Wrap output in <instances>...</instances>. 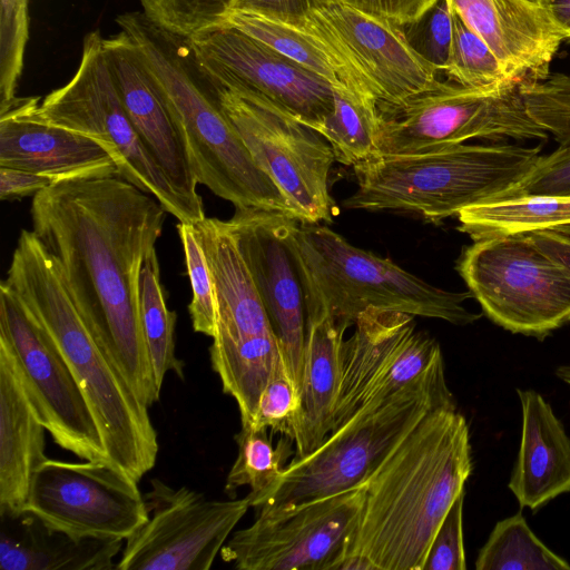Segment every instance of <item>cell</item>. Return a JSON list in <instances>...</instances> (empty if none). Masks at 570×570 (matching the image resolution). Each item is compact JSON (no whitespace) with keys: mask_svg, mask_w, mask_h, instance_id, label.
Listing matches in <instances>:
<instances>
[{"mask_svg":"<svg viewBox=\"0 0 570 570\" xmlns=\"http://www.w3.org/2000/svg\"><path fill=\"white\" fill-rule=\"evenodd\" d=\"M167 210L119 176L55 183L32 197V232L99 347L148 407L159 401L139 308V275Z\"/></svg>","mask_w":570,"mask_h":570,"instance_id":"cell-1","label":"cell"},{"mask_svg":"<svg viewBox=\"0 0 570 570\" xmlns=\"http://www.w3.org/2000/svg\"><path fill=\"white\" fill-rule=\"evenodd\" d=\"M471 472L465 417L456 409L431 410L364 482L360 519L342 557H363L375 570H423Z\"/></svg>","mask_w":570,"mask_h":570,"instance_id":"cell-2","label":"cell"},{"mask_svg":"<svg viewBox=\"0 0 570 570\" xmlns=\"http://www.w3.org/2000/svg\"><path fill=\"white\" fill-rule=\"evenodd\" d=\"M2 283L57 347L98 425L109 463L139 482L159 444L149 407L99 347L63 284L55 257L22 229Z\"/></svg>","mask_w":570,"mask_h":570,"instance_id":"cell-3","label":"cell"},{"mask_svg":"<svg viewBox=\"0 0 570 570\" xmlns=\"http://www.w3.org/2000/svg\"><path fill=\"white\" fill-rule=\"evenodd\" d=\"M115 21L158 83L197 183L235 209L293 217L281 189L254 161L226 118L217 87L197 59L190 39L163 29L142 11L120 13Z\"/></svg>","mask_w":570,"mask_h":570,"instance_id":"cell-4","label":"cell"},{"mask_svg":"<svg viewBox=\"0 0 570 570\" xmlns=\"http://www.w3.org/2000/svg\"><path fill=\"white\" fill-rule=\"evenodd\" d=\"M539 147L461 144L407 155L375 154L353 167L347 209L389 210L430 223L502 198L540 159Z\"/></svg>","mask_w":570,"mask_h":570,"instance_id":"cell-5","label":"cell"},{"mask_svg":"<svg viewBox=\"0 0 570 570\" xmlns=\"http://www.w3.org/2000/svg\"><path fill=\"white\" fill-rule=\"evenodd\" d=\"M287 239L301 275L306 313L326 312L347 327L368 307L459 326L481 317L464 306L473 297L470 291L435 287L391 259L352 245L326 225L291 218Z\"/></svg>","mask_w":570,"mask_h":570,"instance_id":"cell-6","label":"cell"},{"mask_svg":"<svg viewBox=\"0 0 570 570\" xmlns=\"http://www.w3.org/2000/svg\"><path fill=\"white\" fill-rule=\"evenodd\" d=\"M206 255L216 295V328L209 356L240 423L252 426L259 395L283 356L264 304L226 220L193 224Z\"/></svg>","mask_w":570,"mask_h":570,"instance_id":"cell-7","label":"cell"},{"mask_svg":"<svg viewBox=\"0 0 570 570\" xmlns=\"http://www.w3.org/2000/svg\"><path fill=\"white\" fill-rule=\"evenodd\" d=\"M35 119L98 141L116 161L121 178L154 196L179 223L194 224L197 213L173 187L131 124L118 94L99 29L83 37L80 63L63 86L24 97Z\"/></svg>","mask_w":570,"mask_h":570,"instance_id":"cell-8","label":"cell"},{"mask_svg":"<svg viewBox=\"0 0 570 570\" xmlns=\"http://www.w3.org/2000/svg\"><path fill=\"white\" fill-rule=\"evenodd\" d=\"M438 407L456 409L449 386L410 387L362 407L307 455L293 459L258 508L293 505L363 484L414 426Z\"/></svg>","mask_w":570,"mask_h":570,"instance_id":"cell-9","label":"cell"},{"mask_svg":"<svg viewBox=\"0 0 570 570\" xmlns=\"http://www.w3.org/2000/svg\"><path fill=\"white\" fill-rule=\"evenodd\" d=\"M456 269L483 313L511 333L543 340L570 322V272L528 234L476 239Z\"/></svg>","mask_w":570,"mask_h":570,"instance_id":"cell-10","label":"cell"},{"mask_svg":"<svg viewBox=\"0 0 570 570\" xmlns=\"http://www.w3.org/2000/svg\"><path fill=\"white\" fill-rule=\"evenodd\" d=\"M518 86L482 90L438 79L397 105L380 106L376 154H416L475 138L546 139L548 132L528 115Z\"/></svg>","mask_w":570,"mask_h":570,"instance_id":"cell-11","label":"cell"},{"mask_svg":"<svg viewBox=\"0 0 570 570\" xmlns=\"http://www.w3.org/2000/svg\"><path fill=\"white\" fill-rule=\"evenodd\" d=\"M214 82L226 118L281 189L294 218L302 224L332 223L337 207L328 177L335 157L326 139L263 95Z\"/></svg>","mask_w":570,"mask_h":570,"instance_id":"cell-12","label":"cell"},{"mask_svg":"<svg viewBox=\"0 0 570 570\" xmlns=\"http://www.w3.org/2000/svg\"><path fill=\"white\" fill-rule=\"evenodd\" d=\"M342 347L332 431L358 410L415 386L446 387L439 343L415 330L414 316L387 308L361 312Z\"/></svg>","mask_w":570,"mask_h":570,"instance_id":"cell-13","label":"cell"},{"mask_svg":"<svg viewBox=\"0 0 570 570\" xmlns=\"http://www.w3.org/2000/svg\"><path fill=\"white\" fill-rule=\"evenodd\" d=\"M365 483L333 495L279 508H258L220 550L239 570H333L362 511Z\"/></svg>","mask_w":570,"mask_h":570,"instance_id":"cell-14","label":"cell"},{"mask_svg":"<svg viewBox=\"0 0 570 570\" xmlns=\"http://www.w3.org/2000/svg\"><path fill=\"white\" fill-rule=\"evenodd\" d=\"M144 499L148 519L125 540L118 570H208L250 508L246 497L209 500L156 478Z\"/></svg>","mask_w":570,"mask_h":570,"instance_id":"cell-15","label":"cell"},{"mask_svg":"<svg viewBox=\"0 0 570 570\" xmlns=\"http://www.w3.org/2000/svg\"><path fill=\"white\" fill-rule=\"evenodd\" d=\"M137 483L108 462L48 458L32 476L24 511L76 538L126 540L148 519Z\"/></svg>","mask_w":570,"mask_h":570,"instance_id":"cell-16","label":"cell"},{"mask_svg":"<svg viewBox=\"0 0 570 570\" xmlns=\"http://www.w3.org/2000/svg\"><path fill=\"white\" fill-rule=\"evenodd\" d=\"M0 335L12 346L39 419L56 444L85 461L109 463L96 420L68 364L2 282Z\"/></svg>","mask_w":570,"mask_h":570,"instance_id":"cell-17","label":"cell"},{"mask_svg":"<svg viewBox=\"0 0 570 570\" xmlns=\"http://www.w3.org/2000/svg\"><path fill=\"white\" fill-rule=\"evenodd\" d=\"M189 39L214 81L254 90L317 132L333 111V87L263 41L228 24Z\"/></svg>","mask_w":570,"mask_h":570,"instance_id":"cell-18","label":"cell"},{"mask_svg":"<svg viewBox=\"0 0 570 570\" xmlns=\"http://www.w3.org/2000/svg\"><path fill=\"white\" fill-rule=\"evenodd\" d=\"M293 217L235 209L226 220L264 304L287 370L302 393L306 337L303 284L287 234Z\"/></svg>","mask_w":570,"mask_h":570,"instance_id":"cell-19","label":"cell"},{"mask_svg":"<svg viewBox=\"0 0 570 570\" xmlns=\"http://www.w3.org/2000/svg\"><path fill=\"white\" fill-rule=\"evenodd\" d=\"M372 86L377 107L397 105L428 89L439 70L409 45L400 24L366 14L341 0H311Z\"/></svg>","mask_w":570,"mask_h":570,"instance_id":"cell-20","label":"cell"},{"mask_svg":"<svg viewBox=\"0 0 570 570\" xmlns=\"http://www.w3.org/2000/svg\"><path fill=\"white\" fill-rule=\"evenodd\" d=\"M104 48L122 106L176 191L205 216L197 180L163 92L130 37L120 30Z\"/></svg>","mask_w":570,"mask_h":570,"instance_id":"cell-21","label":"cell"},{"mask_svg":"<svg viewBox=\"0 0 570 570\" xmlns=\"http://www.w3.org/2000/svg\"><path fill=\"white\" fill-rule=\"evenodd\" d=\"M0 167L39 174L53 183L120 177L116 161L98 141L35 119L24 97L0 108Z\"/></svg>","mask_w":570,"mask_h":570,"instance_id":"cell-22","label":"cell"},{"mask_svg":"<svg viewBox=\"0 0 570 570\" xmlns=\"http://www.w3.org/2000/svg\"><path fill=\"white\" fill-rule=\"evenodd\" d=\"M515 83L543 80L562 35L542 7L522 0H449Z\"/></svg>","mask_w":570,"mask_h":570,"instance_id":"cell-23","label":"cell"},{"mask_svg":"<svg viewBox=\"0 0 570 570\" xmlns=\"http://www.w3.org/2000/svg\"><path fill=\"white\" fill-rule=\"evenodd\" d=\"M220 24H228L263 41L326 80L336 92L377 107V98L368 80L312 8L295 21L228 10Z\"/></svg>","mask_w":570,"mask_h":570,"instance_id":"cell-24","label":"cell"},{"mask_svg":"<svg viewBox=\"0 0 570 570\" xmlns=\"http://www.w3.org/2000/svg\"><path fill=\"white\" fill-rule=\"evenodd\" d=\"M45 431L17 355L0 335V515L24 511L32 476L48 459Z\"/></svg>","mask_w":570,"mask_h":570,"instance_id":"cell-25","label":"cell"},{"mask_svg":"<svg viewBox=\"0 0 570 570\" xmlns=\"http://www.w3.org/2000/svg\"><path fill=\"white\" fill-rule=\"evenodd\" d=\"M521 442L509 489L521 508L538 511L570 492V438L551 405L533 390H518Z\"/></svg>","mask_w":570,"mask_h":570,"instance_id":"cell-26","label":"cell"},{"mask_svg":"<svg viewBox=\"0 0 570 570\" xmlns=\"http://www.w3.org/2000/svg\"><path fill=\"white\" fill-rule=\"evenodd\" d=\"M1 517L2 570H110L122 539L76 538L28 511Z\"/></svg>","mask_w":570,"mask_h":570,"instance_id":"cell-27","label":"cell"},{"mask_svg":"<svg viewBox=\"0 0 570 570\" xmlns=\"http://www.w3.org/2000/svg\"><path fill=\"white\" fill-rule=\"evenodd\" d=\"M302 416L293 459L316 449L331 433L341 383L342 347L348 328L323 311L307 312Z\"/></svg>","mask_w":570,"mask_h":570,"instance_id":"cell-28","label":"cell"},{"mask_svg":"<svg viewBox=\"0 0 570 570\" xmlns=\"http://www.w3.org/2000/svg\"><path fill=\"white\" fill-rule=\"evenodd\" d=\"M459 230L473 240L554 229L570 224V197L520 196L490 200L461 210Z\"/></svg>","mask_w":570,"mask_h":570,"instance_id":"cell-29","label":"cell"},{"mask_svg":"<svg viewBox=\"0 0 570 570\" xmlns=\"http://www.w3.org/2000/svg\"><path fill=\"white\" fill-rule=\"evenodd\" d=\"M139 308L144 337L157 387L167 372L184 379V362L175 353L177 314L166 305L156 248L145 258L139 275Z\"/></svg>","mask_w":570,"mask_h":570,"instance_id":"cell-30","label":"cell"},{"mask_svg":"<svg viewBox=\"0 0 570 570\" xmlns=\"http://www.w3.org/2000/svg\"><path fill=\"white\" fill-rule=\"evenodd\" d=\"M267 431L242 425L235 436L237 458L226 478L225 493L234 497L238 488L249 487L246 498L254 508H258L278 484L294 443L284 435L274 445Z\"/></svg>","mask_w":570,"mask_h":570,"instance_id":"cell-31","label":"cell"},{"mask_svg":"<svg viewBox=\"0 0 570 570\" xmlns=\"http://www.w3.org/2000/svg\"><path fill=\"white\" fill-rule=\"evenodd\" d=\"M478 570H569L570 563L551 551L518 512L495 523L475 560Z\"/></svg>","mask_w":570,"mask_h":570,"instance_id":"cell-32","label":"cell"},{"mask_svg":"<svg viewBox=\"0 0 570 570\" xmlns=\"http://www.w3.org/2000/svg\"><path fill=\"white\" fill-rule=\"evenodd\" d=\"M377 117V107L335 91L333 111L318 132L336 161L354 167L376 154Z\"/></svg>","mask_w":570,"mask_h":570,"instance_id":"cell-33","label":"cell"},{"mask_svg":"<svg viewBox=\"0 0 570 570\" xmlns=\"http://www.w3.org/2000/svg\"><path fill=\"white\" fill-rule=\"evenodd\" d=\"M443 72L454 82L474 89L498 90L519 85L511 80L485 41L454 10L451 51Z\"/></svg>","mask_w":570,"mask_h":570,"instance_id":"cell-34","label":"cell"},{"mask_svg":"<svg viewBox=\"0 0 570 570\" xmlns=\"http://www.w3.org/2000/svg\"><path fill=\"white\" fill-rule=\"evenodd\" d=\"M518 89L530 118L551 134L560 148L570 147V75L521 82Z\"/></svg>","mask_w":570,"mask_h":570,"instance_id":"cell-35","label":"cell"},{"mask_svg":"<svg viewBox=\"0 0 570 570\" xmlns=\"http://www.w3.org/2000/svg\"><path fill=\"white\" fill-rule=\"evenodd\" d=\"M301 416L302 393L282 356L259 395L252 428L282 433L294 442Z\"/></svg>","mask_w":570,"mask_h":570,"instance_id":"cell-36","label":"cell"},{"mask_svg":"<svg viewBox=\"0 0 570 570\" xmlns=\"http://www.w3.org/2000/svg\"><path fill=\"white\" fill-rule=\"evenodd\" d=\"M29 0H0V108L17 96L29 37Z\"/></svg>","mask_w":570,"mask_h":570,"instance_id":"cell-37","label":"cell"},{"mask_svg":"<svg viewBox=\"0 0 570 570\" xmlns=\"http://www.w3.org/2000/svg\"><path fill=\"white\" fill-rule=\"evenodd\" d=\"M187 274L191 285L188 305L193 328L209 337L216 328V295L209 265L193 224L178 223Z\"/></svg>","mask_w":570,"mask_h":570,"instance_id":"cell-38","label":"cell"},{"mask_svg":"<svg viewBox=\"0 0 570 570\" xmlns=\"http://www.w3.org/2000/svg\"><path fill=\"white\" fill-rule=\"evenodd\" d=\"M142 12L163 29L191 38L219 26L233 0H138Z\"/></svg>","mask_w":570,"mask_h":570,"instance_id":"cell-39","label":"cell"},{"mask_svg":"<svg viewBox=\"0 0 570 570\" xmlns=\"http://www.w3.org/2000/svg\"><path fill=\"white\" fill-rule=\"evenodd\" d=\"M411 48L443 71L453 38V10L449 0H438L416 20L401 26Z\"/></svg>","mask_w":570,"mask_h":570,"instance_id":"cell-40","label":"cell"},{"mask_svg":"<svg viewBox=\"0 0 570 570\" xmlns=\"http://www.w3.org/2000/svg\"><path fill=\"white\" fill-rule=\"evenodd\" d=\"M464 492L454 501L428 550L423 570H465L463 541Z\"/></svg>","mask_w":570,"mask_h":570,"instance_id":"cell-41","label":"cell"},{"mask_svg":"<svg viewBox=\"0 0 570 570\" xmlns=\"http://www.w3.org/2000/svg\"><path fill=\"white\" fill-rule=\"evenodd\" d=\"M532 195L570 197V147L541 156L532 170L500 199Z\"/></svg>","mask_w":570,"mask_h":570,"instance_id":"cell-42","label":"cell"},{"mask_svg":"<svg viewBox=\"0 0 570 570\" xmlns=\"http://www.w3.org/2000/svg\"><path fill=\"white\" fill-rule=\"evenodd\" d=\"M376 18L404 24L416 20L438 0H341Z\"/></svg>","mask_w":570,"mask_h":570,"instance_id":"cell-43","label":"cell"},{"mask_svg":"<svg viewBox=\"0 0 570 570\" xmlns=\"http://www.w3.org/2000/svg\"><path fill=\"white\" fill-rule=\"evenodd\" d=\"M55 184L50 178L16 168L0 167V199L14 200L35 196Z\"/></svg>","mask_w":570,"mask_h":570,"instance_id":"cell-44","label":"cell"},{"mask_svg":"<svg viewBox=\"0 0 570 570\" xmlns=\"http://www.w3.org/2000/svg\"><path fill=\"white\" fill-rule=\"evenodd\" d=\"M311 9V0H233L229 10L253 12L283 21L303 18Z\"/></svg>","mask_w":570,"mask_h":570,"instance_id":"cell-45","label":"cell"},{"mask_svg":"<svg viewBox=\"0 0 570 570\" xmlns=\"http://www.w3.org/2000/svg\"><path fill=\"white\" fill-rule=\"evenodd\" d=\"M528 235L544 254L570 272V235L556 229L534 230Z\"/></svg>","mask_w":570,"mask_h":570,"instance_id":"cell-46","label":"cell"},{"mask_svg":"<svg viewBox=\"0 0 570 570\" xmlns=\"http://www.w3.org/2000/svg\"><path fill=\"white\" fill-rule=\"evenodd\" d=\"M543 9L563 39L570 41V0H543Z\"/></svg>","mask_w":570,"mask_h":570,"instance_id":"cell-47","label":"cell"},{"mask_svg":"<svg viewBox=\"0 0 570 570\" xmlns=\"http://www.w3.org/2000/svg\"><path fill=\"white\" fill-rule=\"evenodd\" d=\"M556 374L560 380L570 385V365L559 366Z\"/></svg>","mask_w":570,"mask_h":570,"instance_id":"cell-48","label":"cell"},{"mask_svg":"<svg viewBox=\"0 0 570 570\" xmlns=\"http://www.w3.org/2000/svg\"><path fill=\"white\" fill-rule=\"evenodd\" d=\"M556 230H559L561 233H564L567 235H570V224L569 225H563V226H560L558 228H554Z\"/></svg>","mask_w":570,"mask_h":570,"instance_id":"cell-49","label":"cell"},{"mask_svg":"<svg viewBox=\"0 0 570 570\" xmlns=\"http://www.w3.org/2000/svg\"><path fill=\"white\" fill-rule=\"evenodd\" d=\"M524 2H528L530 4L542 7L543 8V0H522Z\"/></svg>","mask_w":570,"mask_h":570,"instance_id":"cell-50","label":"cell"}]
</instances>
